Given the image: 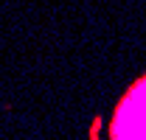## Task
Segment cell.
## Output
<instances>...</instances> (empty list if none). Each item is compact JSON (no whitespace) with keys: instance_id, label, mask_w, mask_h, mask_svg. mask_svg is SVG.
Masks as SVG:
<instances>
[{"instance_id":"obj_1","label":"cell","mask_w":146,"mask_h":140,"mask_svg":"<svg viewBox=\"0 0 146 140\" xmlns=\"http://www.w3.org/2000/svg\"><path fill=\"white\" fill-rule=\"evenodd\" d=\"M110 140H146V79L135 81L121 98L110 126Z\"/></svg>"}]
</instances>
